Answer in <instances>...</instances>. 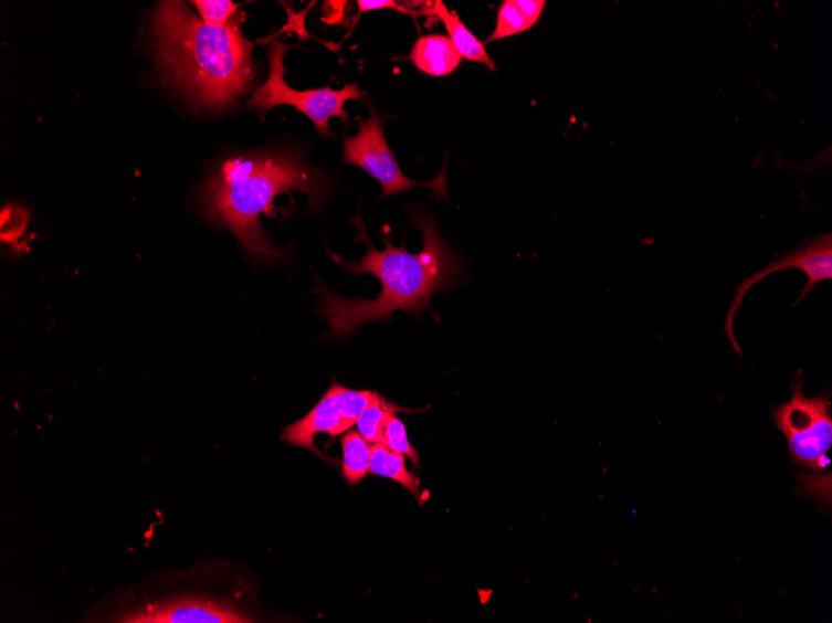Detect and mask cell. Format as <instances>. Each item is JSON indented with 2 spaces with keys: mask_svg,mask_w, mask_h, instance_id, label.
Wrapping results in <instances>:
<instances>
[{
  "mask_svg": "<svg viewBox=\"0 0 832 623\" xmlns=\"http://www.w3.org/2000/svg\"><path fill=\"white\" fill-rule=\"evenodd\" d=\"M340 422L339 402H338V383H333L319 403L313 409L305 419L291 424L283 432L282 439L292 446H298L308 451L319 453L315 437L317 433H333L337 430Z\"/></svg>",
  "mask_w": 832,
  "mask_h": 623,
  "instance_id": "9",
  "label": "cell"
},
{
  "mask_svg": "<svg viewBox=\"0 0 832 623\" xmlns=\"http://www.w3.org/2000/svg\"><path fill=\"white\" fill-rule=\"evenodd\" d=\"M28 213L19 205H7L2 211V240L14 244L23 235Z\"/></svg>",
  "mask_w": 832,
  "mask_h": 623,
  "instance_id": "19",
  "label": "cell"
},
{
  "mask_svg": "<svg viewBox=\"0 0 832 623\" xmlns=\"http://www.w3.org/2000/svg\"><path fill=\"white\" fill-rule=\"evenodd\" d=\"M787 270H798L807 275V284L804 289L801 291L799 298L794 303L798 305L805 296L815 289V286L821 282L831 281L832 278V234H821L812 236V239L802 243L797 250L789 252L786 255L780 256L779 260L772 261L765 268H761L756 274L744 279L737 288L736 296L730 305L729 312L726 318V326L724 330L733 345V348L741 355V350L734 335L733 324L734 316L743 305L744 298L751 286L766 279L767 276L776 274Z\"/></svg>",
  "mask_w": 832,
  "mask_h": 623,
  "instance_id": "7",
  "label": "cell"
},
{
  "mask_svg": "<svg viewBox=\"0 0 832 623\" xmlns=\"http://www.w3.org/2000/svg\"><path fill=\"white\" fill-rule=\"evenodd\" d=\"M398 411H404L394 403L379 398L359 415L357 421L358 432L369 443H386V429Z\"/></svg>",
  "mask_w": 832,
  "mask_h": 623,
  "instance_id": "15",
  "label": "cell"
},
{
  "mask_svg": "<svg viewBox=\"0 0 832 623\" xmlns=\"http://www.w3.org/2000/svg\"><path fill=\"white\" fill-rule=\"evenodd\" d=\"M358 15L366 12L379 11V9H396L399 12H408V6H401L394 0H358Z\"/></svg>",
  "mask_w": 832,
  "mask_h": 623,
  "instance_id": "20",
  "label": "cell"
},
{
  "mask_svg": "<svg viewBox=\"0 0 832 623\" xmlns=\"http://www.w3.org/2000/svg\"><path fill=\"white\" fill-rule=\"evenodd\" d=\"M369 473L394 481L415 497L420 494V481L407 468L404 454L391 451L385 444H373Z\"/></svg>",
  "mask_w": 832,
  "mask_h": 623,
  "instance_id": "13",
  "label": "cell"
},
{
  "mask_svg": "<svg viewBox=\"0 0 832 623\" xmlns=\"http://www.w3.org/2000/svg\"><path fill=\"white\" fill-rule=\"evenodd\" d=\"M545 0H505L497 11L495 31L484 44L530 31L544 14Z\"/></svg>",
  "mask_w": 832,
  "mask_h": 623,
  "instance_id": "11",
  "label": "cell"
},
{
  "mask_svg": "<svg viewBox=\"0 0 832 623\" xmlns=\"http://www.w3.org/2000/svg\"><path fill=\"white\" fill-rule=\"evenodd\" d=\"M432 12L440 21L443 22L449 39L452 41L457 52L470 62L480 63L486 65L491 71L495 72L496 66L488 56L485 44L480 42L478 39L468 31L466 25L460 21L459 15L455 12H450L442 0H436L432 4Z\"/></svg>",
  "mask_w": 832,
  "mask_h": 623,
  "instance_id": "12",
  "label": "cell"
},
{
  "mask_svg": "<svg viewBox=\"0 0 832 623\" xmlns=\"http://www.w3.org/2000/svg\"><path fill=\"white\" fill-rule=\"evenodd\" d=\"M409 59L419 72L436 77L453 74L463 61L452 41L439 34L420 36Z\"/></svg>",
  "mask_w": 832,
  "mask_h": 623,
  "instance_id": "10",
  "label": "cell"
},
{
  "mask_svg": "<svg viewBox=\"0 0 832 623\" xmlns=\"http://www.w3.org/2000/svg\"><path fill=\"white\" fill-rule=\"evenodd\" d=\"M289 49V45L280 41L272 42L268 52L270 76L267 82L254 92L250 106L261 112H268L280 105L293 106L309 118L320 136H330V117H339L343 123L348 124L345 104L349 101L366 103L367 93L360 91L358 83L347 85L338 92L331 91L329 86L306 92L295 91L285 78V56Z\"/></svg>",
  "mask_w": 832,
  "mask_h": 623,
  "instance_id": "5",
  "label": "cell"
},
{
  "mask_svg": "<svg viewBox=\"0 0 832 623\" xmlns=\"http://www.w3.org/2000/svg\"><path fill=\"white\" fill-rule=\"evenodd\" d=\"M379 395V393L373 391H354L338 384L340 422L331 437L348 432L351 426L357 423L359 415L364 413V411L369 408Z\"/></svg>",
  "mask_w": 832,
  "mask_h": 623,
  "instance_id": "16",
  "label": "cell"
},
{
  "mask_svg": "<svg viewBox=\"0 0 832 623\" xmlns=\"http://www.w3.org/2000/svg\"><path fill=\"white\" fill-rule=\"evenodd\" d=\"M305 193L312 207L326 194L320 177L286 154H253L229 158L214 171L202 190L206 215L227 226L249 254L268 261L283 252L272 245L261 229L260 217L274 215V200L282 193Z\"/></svg>",
  "mask_w": 832,
  "mask_h": 623,
  "instance_id": "3",
  "label": "cell"
},
{
  "mask_svg": "<svg viewBox=\"0 0 832 623\" xmlns=\"http://www.w3.org/2000/svg\"><path fill=\"white\" fill-rule=\"evenodd\" d=\"M385 123L383 117L371 110L368 120L360 123L356 136H345L343 161L360 167L383 187L379 200L404 193L417 187L430 188L447 198L446 167L433 180L426 182L411 180L401 172L394 152L386 140Z\"/></svg>",
  "mask_w": 832,
  "mask_h": 623,
  "instance_id": "6",
  "label": "cell"
},
{
  "mask_svg": "<svg viewBox=\"0 0 832 623\" xmlns=\"http://www.w3.org/2000/svg\"><path fill=\"white\" fill-rule=\"evenodd\" d=\"M116 622L131 623H244L253 619L230 601L202 595H179L124 611Z\"/></svg>",
  "mask_w": 832,
  "mask_h": 623,
  "instance_id": "8",
  "label": "cell"
},
{
  "mask_svg": "<svg viewBox=\"0 0 832 623\" xmlns=\"http://www.w3.org/2000/svg\"><path fill=\"white\" fill-rule=\"evenodd\" d=\"M306 13H308V9L307 11L299 14H295L289 11L288 23L285 28L282 29V31L278 34L286 31L287 32L292 31V32L302 33V34H305V36H308V34H306L305 27H303V24H305ZM277 35H272L271 38L266 39V42L271 41V39L276 38Z\"/></svg>",
  "mask_w": 832,
  "mask_h": 623,
  "instance_id": "22",
  "label": "cell"
},
{
  "mask_svg": "<svg viewBox=\"0 0 832 623\" xmlns=\"http://www.w3.org/2000/svg\"><path fill=\"white\" fill-rule=\"evenodd\" d=\"M801 372L791 383L792 398L772 405L775 426L784 434L792 462L812 472H825L832 446V415L830 392L808 398Z\"/></svg>",
  "mask_w": 832,
  "mask_h": 623,
  "instance_id": "4",
  "label": "cell"
},
{
  "mask_svg": "<svg viewBox=\"0 0 832 623\" xmlns=\"http://www.w3.org/2000/svg\"><path fill=\"white\" fill-rule=\"evenodd\" d=\"M359 230L358 241L365 242L368 252L358 263H348L331 254V260L351 274H371L381 284V293L375 300L349 299L333 293L317 279L320 295V313L329 324L330 336L346 338L360 326L390 318L397 310L420 315L430 306V299L449 288L460 275L456 255L440 235L433 219L422 212L413 213V223L424 235V249L410 253L403 244L397 249L390 235L383 234L385 251H377L368 240L360 215L354 220Z\"/></svg>",
  "mask_w": 832,
  "mask_h": 623,
  "instance_id": "1",
  "label": "cell"
},
{
  "mask_svg": "<svg viewBox=\"0 0 832 623\" xmlns=\"http://www.w3.org/2000/svg\"><path fill=\"white\" fill-rule=\"evenodd\" d=\"M341 446L343 477L350 486H357L369 473L371 446L357 431L346 432L341 439Z\"/></svg>",
  "mask_w": 832,
  "mask_h": 623,
  "instance_id": "14",
  "label": "cell"
},
{
  "mask_svg": "<svg viewBox=\"0 0 832 623\" xmlns=\"http://www.w3.org/2000/svg\"><path fill=\"white\" fill-rule=\"evenodd\" d=\"M191 4L198 8L201 21L210 27L227 25L240 7L231 0H194Z\"/></svg>",
  "mask_w": 832,
  "mask_h": 623,
  "instance_id": "17",
  "label": "cell"
},
{
  "mask_svg": "<svg viewBox=\"0 0 832 623\" xmlns=\"http://www.w3.org/2000/svg\"><path fill=\"white\" fill-rule=\"evenodd\" d=\"M244 22L238 13L227 25L210 27L182 2L159 3L154 35L164 72L194 103L223 110L250 91L256 71Z\"/></svg>",
  "mask_w": 832,
  "mask_h": 623,
  "instance_id": "2",
  "label": "cell"
},
{
  "mask_svg": "<svg viewBox=\"0 0 832 623\" xmlns=\"http://www.w3.org/2000/svg\"><path fill=\"white\" fill-rule=\"evenodd\" d=\"M385 446L391 451L404 454V456L409 457L410 461L414 463V466H418L419 454L408 440L404 422L398 419L397 415L389 421L386 429Z\"/></svg>",
  "mask_w": 832,
  "mask_h": 623,
  "instance_id": "18",
  "label": "cell"
},
{
  "mask_svg": "<svg viewBox=\"0 0 832 623\" xmlns=\"http://www.w3.org/2000/svg\"><path fill=\"white\" fill-rule=\"evenodd\" d=\"M348 4V2H326L325 15H323L322 21L329 25L346 23V9Z\"/></svg>",
  "mask_w": 832,
  "mask_h": 623,
  "instance_id": "21",
  "label": "cell"
}]
</instances>
